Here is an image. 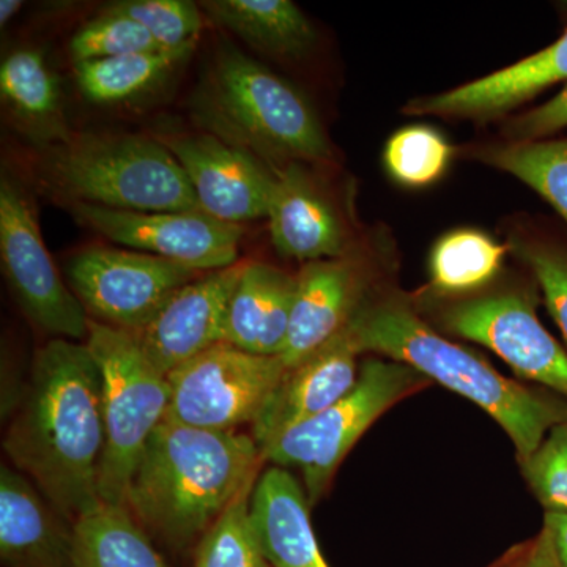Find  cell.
Wrapping results in <instances>:
<instances>
[{
	"mask_svg": "<svg viewBox=\"0 0 567 567\" xmlns=\"http://www.w3.org/2000/svg\"><path fill=\"white\" fill-rule=\"evenodd\" d=\"M66 208L82 226L114 244L200 274L237 264L245 235V226L219 221L203 210L142 213L91 204H66Z\"/></svg>",
	"mask_w": 567,
	"mask_h": 567,
	"instance_id": "cell-11",
	"label": "cell"
},
{
	"mask_svg": "<svg viewBox=\"0 0 567 567\" xmlns=\"http://www.w3.org/2000/svg\"><path fill=\"white\" fill-rule=\"evenodd\" d=\"M505 259V246L477 230H456L435 245L431 256L432 286L443 293H465L486 286Z\"/></svg>",
	"mask_w": 567,
	"mask_h": 567,
	"instance_id": "cell-27",
	"label": "cell"
},
{
	"mask_svg": "<svg viewBox=\"0 0 567 567\" xmlns=\"http://www.w3.org/2000/svg\"><path fill=\"white\" fill-rule=\"evenodd\" d=\"M442 323L451 333L491 349L522 379L567 401V353L537 319L533 295L505 292L462 301L445 309Z\"/></svg>",
	"mask_w": 567,
	"mask_h": 567,
	"instance_id": "cell-12",
	"label": "cell"
},
{
	"mask_svg": "<svg viewBox=\"0 0 567 567\" xmlns=\"http://www.w3.org/2000/svg\"><path fill=\"white\" fill-rule=\"evenodd\" d=\"M200 9L249 47L278 59H300L316 43L311 22L290 0H205Z\"/></svg>",
	"mask_w": 567,
	"mask_h": 567,
	"instance_id": "cell-22",
	"label": "cell"
},
{
	"mask_svg": "<svg viewBox=\"0 0 567 567\" xmlns=\"http://www.w3.org/2000/svg\"><path fill=\"white\" fill-rule=\"evenodd\" d=\"M0 95L10 114L37 141L50 145L70 136L58 78L40 51L22 48L3 59Z\"/></svg>",
	"mask_w": 567,
	"mask_h": 567,
	"instance_id": "cell-23",
	"label": "cell"
},
{
	"mask_svg": "<svg viewBox=\"0 0 567 567\" xmlns=\"http://www.w3.org/2000/svg\"><path fill=\"white\" fill-rule=\"evenodd\" d=\"M558 82L567 84V29L550 47L524 61L453 91L413 100L404 112L484 121L529 102Z\"/></svg>",
	"mask_w": 567,
	"mask_h": 567,
	"instance_id": "cell-17",
	"label": "cell"
},
{
	"mask_svg": "<svg viewBox=\"0 0 567 567\" xmlns=\"http://www.w3.org/2000/svg\"><path fill=\"white\" fill-rule=\"evenodd\" d=\"M453 158V147L445 137L429 126L399 130L388 141V173L401 185L421 188L439 181Z\"/></svg>",
	"mask_w": 567,
	"mask_h": 567,
	"instance_id": "cell-29",
	"label": "cell"
},
{
	"mask_svg": "<svg viewBox=\"0 0 567 567\" xmlns=\"http://www.w3.org/2000/svg\"><path fill=\"white\" fill-rule=\"evenodd\" d=\"M566 128L567 84L557 96L516 118L506 133L511 142H535L548 140Z\"/></svg>",
	"mask_w": 567,
	"mask_h": 567,
	"instance_id": "cell-34",
	"label": "cell"
},
{
	"mask_svg": "<svg viewBox=\"0 0 567 567\" xmlns=\"http://www.w3.org/2000/svg\"><path fill=\"white\" fill-rule=\"evenodd\" d=\"M297 278L271 265L248 262L235 289L224 342L260 354L279 357L286 346Z\"/></svg>",
	"mask_w": 567,
	"mask_h": 567,
	"instance_id": "cell-21",
	"label": "cell"
},
{
	"mask_svg": "<svg viewBox=\"0 0 567 567\" xmlns=\"http://www.w3.org/2000/svg\"><path fill=\"white\" fill-rule=\"evenodd\" d=\"M85 344L103 379L100 498L103 505L126 507L145 446L169 409V380L148 360L136 336L128 331L91 319Z\"/></svg>",
	"mask_w": 567,
	"mask_h": 567,
	"instance_id": "cell-6",
	"label": "cell"
},
{
	"mask_svg": "<svg viewBox=\"0 0 567 567\" xmlns=\"http://www.w3.org/2000/svg\"><path fill=\"white\" fill-rule=\"evenodd\" d=\"M73 567H169L128 507L103 505L76 522Z\"/></svg>",
	"mask_w": 567,
	"mask_h": 567,
	"instance_id": "cell-25",
	"label": "cell"
},
{
	"mask_svg": "<svg viewBox=\"0 0 567 567\" xmlns=\"http://www.w3.org/2000/svg\"><path fill=\"white\" fill-rule=\"evenodd\" d=\"M360 353L410 365L429 380L475 402L505 429L518 462L535 454L555 425L567 423V401L503 377L472 350L447 341L395 300L360 305L346 324Z\"/></svg>",
	"mask_w": 567,
	"mask_h": 567,
	"instance_id": "cell-3",
	"label": "cell"
},
{
	"mask_svg": "<svg viewBox=\"0 0 567 567\" xmlns=\"http://www.w3.org/2000/svg\"><path fill=\"white\" fill-rule=\"evenodd\" d=\"M286 372L279 357L221 342L167 375L171 402L164 421L207 431L252 425Z\"/></svg>",
	"mask_w": 567,
	"mask_h": 567,
	"instance_id": "cell-8",
	"label": "cell"
},
{
	"mask_svg": "<svg viewBox=\"0 0 567 567\" xmlns=\"http://www.w3.org/2000/svg\"><path fill=\"white\" fill-rule=\"evenodd\" d=\"M0 256L22 312L37 328L58 339L87 341V311L44 246L31 197L9 175L0 182Z\"/></svg>",
	"mask_w": 567,
	"mask_h": 567,
	"instance_id": "cell-10",
	"label": "cell"
},
{
	"mask_svg": "<svg viewBox=\"0 0 567 567\" xmlns=\"http://www.w3.org/2000/svg\"><path fill=\"white\" fill-rule=\"evenodd\" d=\"M494 567H559L550 533L543 527L539 535L513 548Z\"/></svg>",
	"mask_w": 567,
	"mask_h": 567,
	"instance_id": "cell-35",
	"label": "cell"
},
{
	"mask_svg": "<svg viewBox=\"0 0 567 567\" xmlns=\"http://www.w3.org/2000/svg\"><path fill=\"white\" fill-rule=\"evenodd\" d=\"M429 383L427 377L410 365L388 358L365 360L350 393L319 415L295 425L264 447L260 456L275 466L300 470L309 503L316 505L361 435L386 410Z\"/></svg>",
	"mask_w": 567,
	"mask_h": 567,
	"instance_id": "cell-7",
	"label": "cell"
},
{
	"mask_svg": "<svg viewBox=\"0 0 567 567\" xmlns=\"http://www.w3.org/2000/svg\"><path fill=\"white\" fill-rule=\"evenodd\" d=\"M114 7L140 22L163 51L196 47L204 28L200 7L189 0H125Z\"/></svg>",
	"mask_w": 567,
	"mask_h": 567,
	"instance_id": "cell-31",
	"label": "cell"
},
{
	"mask_svg": "<svg viewBox=\"0 0 567 567\" xmlns=\"http://www.w3.org/2000/svg\"><path fill=\"white\" fill-rule=\"evenodd\" d=\"M544 528L550 533L559 567H567V513H546Z\"/></svg>",
	"mask_w": 567,
	"mask_h": 567,
	"instance_id": "cell-36",
	"label": "cell"
},
{
	"mask_svg": "<svg viewBox=\"0 0 567 567\" xmlns=\"http://www.w3.org/2000/svg\"><path fill=\"white\" fill-rule=\"evenodd\" d=\"M204 274L130 249L93 248L71 256L66 281L96 322L142 333L182 287Z\"/></svg>",
	"mask_w": 567,
	"mask_h": 567,
	"instance_id": "cell-9",
	"label": "cell"
},
{
	"mask_svg": "<svg viewBox=\"0 0 567 567\" xmlns=\"http://www.w3.org/2000/svg\"><path fill=\"white\" fill-rule=\"evenodd\" d=\"M522 470L547 513H567V423L548 432Z\"/></svg>",
	"mask_w": 567,
	"mask_h": 567,
	"instance_id": "cell-32",
	"label": "cell"
},
{
	"mask_svg": "<svg viewBox=\"0 0 567 567\" xmlns=\"http://www.w3.org/2000/svg\"><path fill=\"white\" fill-rule=\"evenodd\" d=\"M207 133L262 162H323L331 148L315 107L290 82L224 43L194 93Z\"/></svg>",
	"mask_w": 567,
	"mask_h": 567,
	"instance_id": "cell-4",
	"label": "cell"
},
{
	"mask_svg": "<svg viewBox=\"0 0 567 567\" xmlns=\"http://www.w3.org/2000/svg\"><path fill=\"white\" fill-rule=\"evenodd\" d=\"M358 354L360 350L344 327L311 357L287 369L254 421L251 436L259 451L350 393L360 374Z\"/></svg>",
	"mask_w": 567,
	"mask_h": 567,
	"instance_id": "cell-15",
	"label": "cell"
},
{
	"mask_svg": "<svg viewBox=\"0 0 567 567\" xmlns=\"http://www.w3.org/2000/svg\"><path fill=\"white\" fill-rule=\"evenodd\" d=\"M194 47L141 52L122 58L74 63L78 89L96 104L134 102L163 87L188 61Z\"/></svg>",
	"mask_w": 567,
	"mask_h": 567,
	"instance_id": "cell-24",
	"label": "cell"
},
{
	"mask_svg": "<svg viewBox=\"0 0 567 567\" xmlns=\"http://www.w3.org/2000/svg\"><path fill=\"white\" fill-rule=\"evenodd\" d=\"M260 458L252 436L163 421L145 446L126 507L171 546H189L254 484Z\"/></svg>",
	"mask_w": 567,
	"mask_h": 567,
	"instance_id": "cell-2",
	"label": "cell"
},
{
	"mask_svg": "<svg viewBox=\"0 0 567 567\" xmlns=\"http://www.w3.org/2000/svg\"><path fill=\"white\" fill-rule=\"evenodd\" d=\"M103 379L87 344L51 339L33 357L31 379L3 450L51 505L76 524L103 506Z\"/></svg>",
	"mask_w": 567,
	"mask_h": 567,
	"instance_id": "cell-1",
	"label": "cell"
},
{
	"mask_svg": "<svg viewBox=\"0 0 567 567\" xmlns=\"http://www.w3.org/2000/svg\"><path fill=\"white\" fill-rule=\"evenodd\" d=\"M185 171L200 210L229 224L268 216L276 173L252 153L210 133L158 134Z\"/></svg>",
	"mask_w": 567,
	"mask_h": 567,
	"instance_id": "cell-13",
	"label": "cell"
},
{
	"mask_svg": "<svg viewBox=\"0 0 567 567\" xmlns=\"http://www.w3.org/2000/svg\"><path fill=\"white\" fill-rule=\"evenodd\" d=\"M309 507L305 488L281 466H271L254 484L251 520L271 567H328Z\"/></svg>",
	"mask_w": 567,
	"mask_h": 567,
	"instance_id": "cell-20",
	"label": "cell"
},
{
	"mask_svg": "<svg viewBox=\"0 0 567 567\" xmlns=\"http://www.w3.org/2000/svg\"><path fill=\"white\" fill-rule=\"evenodd\" d=\"M360 297V276L349 260L306 264L297 276L289 333L279 354L284 365L295 368L331 341L357 311Z\"/></svg>",
	"mask_w": 567,
	"mask_h": 567,
	"instance_id": "cell-18",
	"label": "cell"
},
{
	"mask_svg": "<svg viewBox=\"0 0 567 567\" xmlns=\"http://www.w3.org/2000/svg\"><path fill=\"white\" fill-rule=\"evenodd\" d=\"M480 158L535 189L567 223V137L509 142L486 148Z\"/></svg>",
	"mask_w": 567,
	"mask_h": 567,
	"instance_id": "cell-26",
	"label": "cell"
},
{
	"mask_svg": "<svg viewBox=\"0 0 567 567\" xmlns=\"http://www.w3.org/2000/svg\"><path fill=\"white\" fill-rule=\"evenodd\" d=\"M39 175L43 186L66 204L142 213L200 210L185 171L152 137L70 133L66 140L44 145Z\"/></svg>",
	"mask_w": 567,
	"mask_h": 567,
	"instance_id": "cell-5",
	"label": "cell"
},
{
	"mask_svg": "<svg viewBox=\"0 0 567 567\" xmlns=\"http://www.w3.org/2000/svg\"><path fill=\"white\" fill-rule=\"evenodd\" d=\"M268 219L275 249L286 259L309 264L344 252V230L334 208L298 163L276 173Z\"/></svg>",
	"mask_w": 567,
	"mask_h": 567,
	"instance_id": "cell-19",
	"label": "cell"
},
{
	"mask_svg": "<svg viewBox=\"0 0 567 567\" xmlns=\"http://www.w3.org/2000/svg\"><path fill=\"white\" fill-rule=\"evenodd\" d=\"M252 488L246 486L205 533L194 567H271L251 520Z\"/></svg>",
	"mask_w": 567,
	"mask_h": 567,
	"instance_id": "cell-28",
	"label": "cell"
},
{
	"mask_svg": "<svg viewBox=\"0 0 567 567\" xmlns=\"http://www.w3.org/2000/svg\"><path fill=\"white\" fill-rule=\"evenodd\" d=\"M22 6H24V3H22L21 0H2V2H0V25L6 28V25L13 20L14 14L22 9Z\"/></svg>",
	"mask_w": 567,
	"mask_h": 567,
	"instance_id": "cell-37",
	"label": "cell"
},
{
	"mask_svg": "<svg viewBox=\"0 0 567 567\" xmlns=\"http://www.w3.org/2000/svg\"><path fill=\"white\" fill-rule=\"evenodd\" d=\"M514 249L535 275L567 346V249L540 240H516Z\"/></svg>",
	"mask_w": 567,
	"mask_h": 567,
	"instance_id": "cell-33",
	"label": "cell"
},
{
	"mask_svg": "<svg viewBox=\"0 0 567 567\" xmlns=\"http://www.w3.org/2000/svg\"><path fill=\"white\" fill-rule=\"evenodd\" d=\"M76 524L62 516L18 470L0 468V561L3 567H73Z\"/></svg>",
	"mask_w": 567,
	"mask_h": 567,
	"instance_id": "cell-16",
	"label": "cell"
},
{
	"mask_svg": "<svg viewBox=\"0 0 567 567\" xmlns=\"http://www.w3.org/2000/svg\"><path fill=\"white\" fill-rule=\"evenodd\" d=\"M246 265L248 260L208 271L186 284L136 336L164 375L224 342L230 301Z\"/></svg>",
	"mask_w": 567,
	"mask_h": 567,
	"instance_id": "cell-14",
	"label": "cell"
},
{
	"mask_svg": "<svg viewBox=\"0 0 567 567\" xmlns=\"http://www.w3.org/2000/svg\"><path fill=\"white\" fill-rule=\"evenodd\" d=\"M69 50L74 63L163 51L140 22L114 6L78 29Z\"/></svg>",
	"mask_w": 567,
	"mask_h": 567,
	"instance_id": "cell-30",
	"label": "cell"
}]
</instances>
